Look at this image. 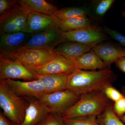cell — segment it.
Instances as JSON below:
<instances>
[{"label":"cell","mask_w":125,"mask_h":125,"mask_svg":"<svg viewBox=\"0 0 125 125\" xmlns=\"http://www.w3.org/2000/svg\"><path fill=\"white\" fill-rule=\"evenodd\" d=\"M115 79L114 72L108 68L98 71L78 70L68 76L66 89L80 94L94 91L103 92Z\"/></svg>","instance_id":"obj_1"},{"label":"cell","mask_w":125,"mask_h":125,"mask_svg":"<svg viewBox=\"0 0 125 125\" xmlns=\"http://www.w3.org/2000/svg\"><path fill=\"white\" fill-rule=\"evenodd\" d=\"M102 92L94 91L81 94L79 99L62 115L63 118L94 115L97 117L110 103Z\"/></svg>","instance_id":"obj_2"},{"label":"cell","mask_w":125,"mask_h":125,"mask_svg":"<svg viewBox=\"0 0 125 125\" xmlns=\"http://www.w3.org/2000/svg\"><path fill=\"white\" fill-rule=\"evenodd\" d=\"M28 102L18 96L4 80H0V107L2 113L11 123L21 124L23 121Z\"/></svg>","instance_id":"obj_3"},{"label":"cell","mask_w":125,"mask_h":125,"mask_svg":"<svg viewBox=\"0 0 125 125\" xmlns=\"http://www.w3.org/2000/svg\"><path fill=\"white\" fill-rule=\"evenodd\" d=\"M81 95L66 89L45 94L39 99L48 108L51 113L62 116L66 112L78 102Z\"/></svg>","instance_id":"obj_4"},{"label":"cell","mask_w":125,"mask_h":125,"mask_svg":"<svg viewBox=\"0 0 125 125\" xmlns=\"http://www.w3.org/2000/svg\"><path fill=\"white\" fill-rule=\"evenodd\" d=\"M29 11L18 0L14 7L0 15V34L19 32L27 33V19Z\"/></svg>","instance_id":"obj_5"},{"label":"cell","mask_w":125,"mask_h":125,"mask_svg":"<svg viewBox=\"0 0 125 125\" xmlns=\"http://www.w3.org/2000/svg\"><path fill=\"white\" fill-rule=\"evenodd\" d=\"M62 32V31L55 25L43 31L31 34L27 42L20 49L35 48L53 50L63 42Z\"/></svg>","instance_id":"obj_6"},{"label":"cell","mask_w":125,"mask_h":125,"mask_svg":"<svg viewBox=\"0 0 125 125\" xmlns=\"http://www.w3.org/2000/svg\"><path fill=\"white\" fill-rule=\"evenodd\" d=\"M56 55L53 50L27 48L20 49L9 58L18 61L25 67H36L49 62Z\"/></svg>","instance_id":"obj_7"},{"label":"cell","mask_w":125,"mask_h":125,"mask_svg":"<svg viewBox=\"0 0 125 125\" xmlns=\"http://www.w3.org/2000/svg\"><path fill=\"white\" fill-rule=\"evenodd\" d=\"M9 79L29 81L36 75L18 61L0 56V80Z\"/></svg>","instance_id":"obj_8"},{"label":"cell","mask_w":125,"mask_h":125,"mask_svg":"<svg viewBox=\"0 0 125 125\" xmlns=\"http://www.w3.org/2000/svg\"><path fill=\"white\" fill-rule=\"evenodd\" d=\"M35 75H60L69 76L78 69L72 61L56 54L54 59L45 64L36 67H26Z\"/></svg>","instance_id":"obj_9"},{"label":"cell","mask_w":125,"mask_h":125,"mask_svg":"<svg viewBox=\"0 0 125 125\" xmlns=\"http://www.w3.org/2000/svg\"><path fill=\"white\" fill-rule=\"evenodd\" d=\"M4 81L15 94L21 97L39 99L46 94L43 84L39 79L21 81L9 79Z\"/></svg>","instance_id":"obj_10"},{"label":"cell","mask_w":125,"mask_h":125,"mask_svg":"<svg viewBox=\"0 0 125 125\" xmlns=\"http://www.w3.org/2000/svg\"><path fill=\"white\" fill-rule=\"evenodd\" d=\"M31 35L22 32L0 35V56L10 57L23 46Z\"/></svg>","instance_id":"obj_11"},{"label":"cell","mask_w":125,"mask_h":125,"mask_svg":"<svg viewBox=\"0 0 125 125\" xmlns=\"http://www.w3.org/2000/svg\"><path fill=\"white\" fill-rule=\"evenodd\" d=\"M62 36L63 42H72L87 44L99 43L105 38L104 34L96 27L70 32H62Z\"/></svg>","instance_id":"obj_12"},{"label":"cell","mask_w":125,"mask_h":125,"mask_svg":"<svg viewBox=\"0 0 125 125\" xmlns=\"http://www.w3.org/2000/svg\"><path fill=\"white\" fill-rule=\"evenodd\" d=\"M23 97L29 103L23 121L20 125L10 122L11 125H37L51 113L48 108L38 99L29 97Z\"/></svg>","instance_id":"obj_13"},{"label":"cell","mask_w":125,"mask_h":125,"mask_svg":"<svg viewBox=\"0 0 125 125\" xmlns=\"http://www.w3.org/2000/svg\"><path fill=\"white\" fill-rule=\"evenodd\" d=\"M99 43L83 44L74 42H65L59 44L53 49L54 53L71 61L93 50Z\"/></svg>","instance_id":"obj_14"},{"label":"cell","mask_w":125,"mask_h":125,"mask_svg":"<svg viewBox=\"0 0 125 125\" xmlns=\"http://www.w3.org/2000/svg\"><path fill=\"white\" fill-rule=\"evenodd\" d=\"M92 51L105 62L107 67L125 56V49L109 43L98 44Z\"/></svg>","instance_id":"obj_15"},{"label":"cell","mask_w":125,"mask_h":125,"mask_svg":"<svg viewBox=\"0 0 125 125\" xmlns=\"http://www.w3.org/2000/svg\"><path fill=\"white\" fill-rule=\"evenodd\" d=\"M57 19L33 11L27 16V33L33 34L43 31L55 25Z\"/></svg>","instance_id":"obj_16"},{"label":"cell","mask_w":125,"mask_h":125,"mask_svg":"<svg viewBox=\"0 0 125 125\" xmlns=\"http://www.w3.org/2000/svg\"><path fill=\"white\" fill-rule=\"evenodd\" d=\"M72 61L75 67L78 70L95 71L97 69H107V66L105 62L93 51L85 53Z\"/></svg>","instance_id":"obj_17"},{"label":"cell","mask_w":125,"mask_h":125,"mask_svg":"<svg viewBox=\"0 0 125 125\" xmlns=\"http://www.w3.org/2000/svg\"><path fill=\"white\" fill-rule=\"evenodd\" d=\"M68 76L60 75H36V79L41 81L46 94L66 89Z\"/></svg>","instance_id":"obj_18"},{"label":"cell","mask_w":125,"mask_h":125,"mask_svg":"<svg viewBox=\"0 0 125 125\" xmlns=\"http://www.w3.org/2000/svg\"><path fill=\"white\" fill-rule=\"evenodd\" d=\"M18 1L29 11L46 15L56 19L55 15L58 10L57 7L44 0H20Z\"/></svg>","instance_id":"obj_19"},{"label":"cell","mask_w":125,"mask_h":125,"mask_svg":"<svg viewBox=\"0 0 125 125\" xmlns=\"http://www.w3.org/2000/svg\"><path fill=\"white\" fill-rule=\"evenodd\" d=\"M55 25L63 32L91 28L95 27L92 25L89 19L86 16H79L63 20H57Z\"/></svg>","instance_id":"obj_20"},{"label":"cell","mask_w":125,"mask_h":125,"mask_svg":"<svg viewBox=\"0 0 125 125\" xmlns=\"http://www.w3.org/2000/svg\"><path fill=\"white\" fill-rule=\"evenodd\" d=\"M97 117L100 125H125L114 112L111 103L103 112Z\"/></svg>","instance_id":"obj_21"},{"label":"cell","mask_w":125,"mask_h":125,"mask_svg":"<svg viewBox=\"0 0 125 125\" xmlns=\"http://www.w3.org/2000/svg\"><path fill=\"white\" fill-rule=\"evenodd\" d=\"M87 13V10L83 8L69 7L58 10L55 17L57 20H63L79 16H86Z\"/></svg>","instance_id":"obj_22"},{"label":"cell","mask_w":125,"mask_h":125,"mask_svg":"<svg viewBox=\"0 0 125 125\" xmlns=\"http://www.w3.org/2000/svg\"><path fill=\"white\" fill-rule=\"evenodd\" d=\"M63 118L65 125H100L96 116Z\"/></svg>","instance_id":"obj_23"},{"label":"cell","mask_w":125,"mask_h":125,"mask_svg":"<svg viewBox=\"0 0 125 125\" xmlns=\"http://www.w3.org/2000/svg\"><path fill=\"white\" fill-rule=\"evenodd\" d=\"M62 116L57 114L50 113L37 125H64Z\"/></svg>","instance_id":"obj_24"},{"label":"cell","mask_w":125,"mask_h":125,"mask_svg":"<svg viewBox=\"0 0 125 125\" xmlns=\"http://www.w3.org/2000/svg\"><path fill=\"white\" fill-rule=\"evenodd\" d=\"M103 92L108 99L113 101L114 103L125 97L123 94L113 87L112 85H108L106 87Z\"/></svg>","instance_id":"obj_25"},{"label":"cell","mask_w":125,"mask_h":125,"mask_svg":"<svg viewBox=\"0 0 125 125\" xmlns=\"http://www.w3.org/2000/svg\"><path fill=\"white\" fill-rule=\"evenodd\" d=\"M114 0H102L97 4L95 12L97 15H104L115 2Z\"/></svg>","instance_id":"obj_26"},{"label":"cell","mask_w":125,"mask_h":125,"mask_svg":"<svg viewBox=\"0 0 125 125\" xmlns=\"http://www.w3.org/2000/svg\"><path fill=\"white\" fill-rule=\"evenodd\" d=\"M113 107L114 112L119 118L123 116L125 114V96L114 103Z\"/></svg>","instance_id":"obj_27"},{"label":"cell","mask_w":125,"mask_h":125,"mask_svg":"<svg viewBox=\"0 0 125 125\" xmlns=\"http://www.w3.org/2000/svg\"><path fill=\"white\" fill-rule=\"evenodd\" d=\"M106 32L109 34L111 37L119 42L120 44L125 47V36L116 31L110 29L107 27H104Z\"/></svg>","instance_id":"obj_28"},{"label":"cell","mask_w":125,"mask_h":125,"mask_svg":"<svg viewBox=\"0 0 125 125\" xmlns=\"http://www.w3.org/2000/svg\"><path fill=\"white\" fill-rule=\"evenodd\" d=\"M18 0H0V15L6 13L14 7Z\"/></svg>","instance_id":"obj_29"},{"label":"cell","mask_w":125,"mask_h":125,"mask_svg":"<svg viewBox=\"0 0 125 125\" xmlns=\"http://www.w3.org/2000/svg\"><path fill=\"white\" fill-rule=\"evenodd\" d=\"M116 65L122 71L125 73V57L118 59L115 62Z\"/></svg>","instance_id":"obj_30"},{"label":"cell","mask_w":125,"mask_h":125,"mask_svg":"<svg viewBox=\"0 0 125 125\" xmlns=\"http://www.w3.org/2000/svg\"><path fill=\"white\" fill-rule=\"evenodd\" d=\"M0 125H11L2 112L0 113Z\"/></svg>","instance_id":"obj_31"},{"label":"cell","mask_w":125,"mask_h":125,"mask_svg":"<svg viewBox=\"0 0 125 125\" xmlns=\"http://www.w3.org/2000/svg\"><path fill=\"white\" fill-rule=\"evenodd\" d=\"M123 92H124V95L125 96V88L124 89V90H123ZM120 119L123 122V123L125 124V114L123 116H122V117L120 118Z\"/></svg>","instance_id":"obj_32"},{"label":"cell","mask_w":125,"mask_h":125,"mask_svg":"<svg viewBox=\"0 0 125 125\" xmlns=\"http://www.w3.org/2000/svg\"><path fill=\"white\" fill-rule=\"evenodd\" d=\"M124 6H125V10L124 11H122L121 13V16L122 17L125 18V2L124 3Z\"/></svg>","instance_id":"obj_33"},{"label":"cell","mask_w":125,"mask_h":125,"mask_svg":"<svg viewBox=\"0 0 125 125\" xmlns=\"http://www.w3.org/2000/svg\"><path fill=\"white\" fill-rule=\"evenodd\" d=\"M64 125H65V124H64Z\"/></svg>","instance_id":"obj_34"},{"label":"cell","mask_w":125,"mask_h":125,"mask_svg":"<svg viewBox=\"0 0 125 125\" xmlns=\"http://www.w3.org/2000/svg\"></svg>","instance_id":"obj_35"}]
</instances>
